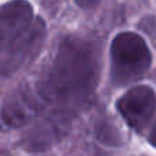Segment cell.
Segmentation results:
<instances>
[{
	"label": "cell",
	"instance_id": "obj_1",
	"mask_svg": "<svg viewBox=\"0 0 156 156\" xmlns=\"http://www.w3.org/2000/svg\"><path fill=\"white\" fill-rule=\"evenodd\" d=\"M101 59L96 43L69 36L60 43L44 78L36 85L44 108H51V123L62 127L93 97Z\"/></svg>",
	"mask_w": 156,
	"mask_h": 156
},
{
	"label": "cell",
	"instance_id": "obj_2",
	"mask_svg": "<svg viewBox=\"0 0 156 156\" xmlns=\"http://www.w3.org/2000/svg\"><path fill=\"white\" fill-rule=\"evenodd\" d=\"M45 23L34 16L26 0H11L0 5V74L15 73L33 60L43 47Z\"/></svg>",
	"mask_w": 156,
	"mask_h": 156
},
{
	"label": "cell",
	"instance_id": "obj_3",
	"mask_svg": "<svg viewBox=\"0 0 156 156\" xmlns=\"http://www.w3.org/2000/svg\"><path fill=\"white\" fill-rule=\"evenodd\" d=\"M110 76L114 85L122 86L138 81L148 73L152 55L140 34L123 32L115 36L110 49Z\"/></svg>",
	"mask_w": 156,
	"mask_h": 156
},
{
	"label": "cell",
	"instance_id": "obj_4",
	"mask_svg": "<svg viewBox=\"0 0 156 156\" xmlns=\"http://www.w3.org/2000/svg\"><path fill=\"white\" fill-rule=\"evenodd\" d=\"M121 116L136 132H143L156 110V92L149 85H137L126 92L116 103Z\"/></svg>",
	"mask_w": 156,
	"mask_h": 156
},
{
	"label": "cell",
	"instance_id": "obj_5",
	"mask_svg": "<svg viewBox=\"0 0 156 156\" xmlns=\"http://www.w3.org/2000/svg\"><path fill=\"white\" fill-rule=\"evenodd\" d=\"M44 110L36 86H21L5 99L0 118L10 127H22Z\"/></svg>",
	"mask_w": 156,
	"mask_h": 156
},
{
	"label": "cell",
	"instance_id": "obj_6",
	"mask_svg": "<svg viewBox=\"0 0 156 156\" xmlns=\"http://www.w3.org/2000/svg\"><path fill=\"white\" fill-rule=\"evenodd\" d=\"M100 0H76V3L81 8H92L99 4Z\"/></svg>",
	"mask_w": 156,
	"mask_h": 156
},
{
	"label": "cell",
	"instance_id": "obj_7",
	"mask_svg": "<svg viewBox=\"0 0 156 156\" xmlns=\"http://www.w3.org/2000/svg\"><path fill=\"white\" fill-rule=\"evenodd\" d=\"M149 143L154 147H156V122H155V126L151 130V134H149Z\"/></svg>",
	"mask_w": 156,
	"mask_h": 156
}]
</instances>
